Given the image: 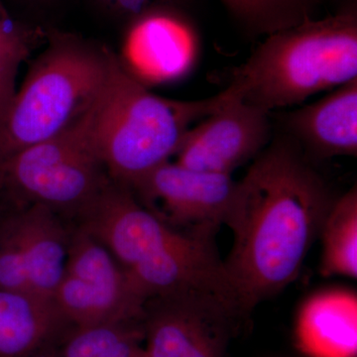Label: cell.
Listing matches in <instances>:
<instances>
[{
	"label": "cell",
	"mask_w": 357,
	"mask_h": 357,
	"mask_svg": "<svg viewBox=\"0 0 357 357\" xmlns=\"http://www.w3.org/2000/svg\"><path fill=\"white\" fill-rule=\"evenodd\" d=\"M335 199L287 133L256 157L223 223L234 238L223 261L243 317L297 279Z\"/></svg>",
	"instance_id": "1"
},
{
	"label": "cell",
	"mask_w": 357,
	"mask_h": 357,
	"mask_svg": "<svg viewBox=\"0 0 357 357\" xmlns=\"http://www.w3.org/2000/svg\"><path fill=\"white\" fill-rule=\"evenodd\" d=\"M82 217V229L109 249L147 302L199 298L243 318L215 245L218 232L175 229L143 206L128 185L112 180Z\"/></svg>",
	"instance_id": "2"
},
{
	"label": "cell",
	"mask_w": 357,
	"mask_h": 357,
	"mask_svg": "<svg viewBox=\"0 0 357 357\" xmlns=\"http://www.w3.org/2000/svg\"><path fill=\"white\" fill-rule=\"evenodd\" d=\"M354 79L357 13L349 7L267 35L225 89L230 98L271 112Z\"/></svg>",
	"instance_id": "3"
},
{
	"label": "cell",
	"mask_w": 357,
	"mask_h": 357,
	"mask_svg": "<svg viewBox=\"0 0 357 357\" xmlns=\"http://www.w3.org/2000/svg\"><path fill=\"white\" fill-rule=\"evenodd\" d=\"M222 91L202 100L155 95L110 52L109 70L93 110V138L109 178L132 187L175 156L192 126L227 102Z\"/></svg>",
	"instance_id": "4"
},
{
	"label": "cell",
	"mask_w": 357,
	"mask_h": 357,
	"mask_svg": "<svg viewBox=\"0 0 357 357\" xmlns=\"http://www.w3.org/2000/svg\"><path fill=\"white\" fill-rule=\"evenodd\" d=\"M109 55V50L74 36L50 35L16 91L0 129L2 162L83 117L102 93Z\"/></svg>",
	"instance_id": "5"
},
{
	"label": "cell",
	"mask_w": 357,
	"mask_h": 357,
	"mask_svg": "<svg viewBox=\"0 0 357 357\" xmlns=\"http://www.w3.org/2000/svg\"><path fill=\"white\" fill-rule=\"evenodd\" d=\"M95 105L62 132L4 159L2 185L55 213L82 215L112 180L96 151Z\"/></svg>",
	"instance_id": "6"
},
{
	"label": "cell",
	"mask_w": 357,
	"mask_h": 357,
	"mask_svg": "<svg viewBox=\"0 0 357 357\" xmlns=\"http://www.w3.org/2000/svg\"><path fill=\"white\" fill-rule=\"evenodd\" d=\"M146 303L98 239L82 227L70 236L64 275L54 296L68 325L143 321Z\"/></svg>",
	"instance_id": "7"
},
{
	"label": "cell",
	"mask_w": 357,
	"mask_h": 357,
	"mask_svg": "<svg viewBox=\"0 0 357 357\" xmlns=\"http://www.w3.org/2000/svg\"><path fill=\"white\" fill-rule=\"evenodd\" d=\"M70 237L57 213L39 204L0 220V289L54 302Z\"/></svg>",
	"instance_id": "8"
},
{
	"label": "cell",
	"mask_w": 357,
	"mask_h": 357,
	"mask_svg": "<svg viewBox=\"0 0 357 357\" xmlns=\"http://www.w3.org/2000/svg\"><path fill=\"white\" fill-rule=\"evenodd\" d=\"M236 185L231 175L192 170L170 160L130 189L143 206L175 229L218 232Z\"/></svg>",
	"instance_id": "9"
},
{
	"label": "cell",
	"mask_w": 357,
	"mask_h": 357,
	"mask_svg": "<svg viewBox=\"0 0 357 357\" xmlns=\"http://www.w3.org/2000/svg\"><path fill=\"white\" fill-rule=\"evenodd\" d=\"M225 93L227 102L185 134L174 156L176 163L192 170L231 175L269 144L270 112Z\"/></svg>",
	"instance_id": "10"
},
{
	"label": "cell",
	"mask_w": 357,
	"mask_h": 357,
	"mask_svg": "<svg viewBox=\"0 0 357 357\" xmlns=\"http://www.w3.org/2000/svg\"><path fill=\"white\" fill-rule=\"evenodd\" d=\"M128 23L116 57L136 81L149 88L184 79L194 70L201 42L178 8L152 9Z\"/></svg>",
	"instance_id": "11"
},
{
	"label": "cell",
	"mask_w": 357,
	"mask_h": 357,
	"mask_svg": "<svg viewBox=\"0 0 357 357\" xmlns=\"http://www.w3.org/2000/svg\"><path fill=\"white\" fill-rule=\"evenodd\" d=\"M236 319L217 303L199 298L149 300L144 351L148 357H223Z\"/></svg>",
	"instance_id": "12"
},
{
	"label": "cell",
	"mask_w": 357,
	"mask_h": 357,
	"mask_svg": "<svg viewBox=\"0 0 357 357\" xmlns=\"http://www.w3.org/2000/svg\"><path fill=\"white\" fill-rule=\"evenodd\" d=\"M284 126L301 149L321 159L357 154V79L287 112Z\"/></svg>",
	"instance_id": "13"
},
{
	"label": "cell",
	"mask_w": 357,
	"mask_h": 357,
	"mask_svg": "<svg viewBox=\"0 0 357 357\" xmlns=\"http://www.w3.org/2000/svg\"><path fill=\"white\" fill-rule=\"evenodd\" d=\"M295 342L305 357H356V293L332 288L310 295L296 317Z\"/></svg>",
	"instance_id": "14"
},
{
	"label": "cell",
	"mask_w": 357,
	"mask_h": 357,
	"mask_svg": "<svg viewBox=\"0 0 357 357\" xmlns=\"http://www.w3.org/2000/svg\"><path fill=\"white\" fill-rule=\"evenodd\" d=\"M65 325L53 301L0 289V357H50Z\"/></svg>",
	"instance_id": "15"
},
{
	"label": "cell",
	"mask_w": 357,
	"mask_h": 357,
	"mask_svg": "<svg viewBox=\"0 0 357 357\" xmlns=\"http://www.w3.org/2000/svg\"><path fill=\"white\" fill-rule=\"evenodd\" d=\"M321 241L319 272L324 277H357V190L356 185L335 199L326 213Z\"/></svg>",
	"instance_id": "16"
},
{
	"label": "cell",
	"mask_w": 357,
	"mask_h": 357,
	"mask_svg": "<svg viewBox=\"0 0 357 357\" xmlns=\"http://www.w3.org/2000/svg\"><path fill=\"white\" fill-rule=\"evenodd\" d=\"M143 340V321L74 326L50 357H134Z\"/></svg>",
	"instance_id": "17"
},
{
	"label": "cell",
	"mask_w": 357,
	"mask_h": 357,
	"mask_svg": "<svg viewBox=\"0 0 357 357\" xmlns=\"http://www.w3.org/2000/svg\"><path fill=\"white\" fill-rule=\"evenodd\" d=\"M321 0H220L244 30L271 34L314 16Z\"/></svg>",
	"instance_id": "18"
},
{
	"label": "cell",
	"mask_w": 357,
	"mask_h": 357,
	"mask_svg": "<svg viewBox=\"0 0 357 357\" xmlns=\"http://www.w3.org/2000/svg\"><path fill=\"white\" fill-rule=\"evenodd\" d=\"M41 39L38 32L14 20L0 1V129L17 91L18 70Z\"/></svg>",
	"instance_id": "19"
},
{
	"label": "cell",
	"mask_w": 357,
	"mask_h": 357,
	"mask_svg": "<svg viewBox=\"0 0 357 357\" xmlns=\"http://www.w3.org/2000/svg\"><path fill=\"white\" fill-rule=\"evenodd\" d=\"M98 6L107 13L117 18L130 22L142 14L160 8V7H176L178 8L185 0H96Z\"/></svg>",
	"instance_id": "20"
},
{
	"label": "cell",
	"mask_w": 357,
	"mask_h": 357,
	"mask_svg": "<svg viewBox=\"0 0 357 357\" xmlns=\"http://www.w3.org/2000/svg\"><path fill=\"white\" fill-rule=\"evenodd\" d=\"M20 1L32 4V6H43V4L50 3L52 0H20Z\"/></svg>",
	"instance_id": "21"
},
{
	"label": "cell",
	"mask_w": 357,
	"mask_h": 357,
	"mask_svg": "<svg viewBox=\"0 0 357 357\" xmlns=\"http://www.w3.org/2000/svg\"><path fill=\"white\" fill-rule=\"evenodd\" d=\"M134 357H148L146 352H145L144 349L143 347H141L139 351H137V354H135V356Z\"/></svg>",
	"instance_id": "22"
},
{
	"label": "cell",
	"mask_w": 357,
	"mask_h": 357,
	"mask_svg": "<svg viewBox=\"0 0 357 357\" xmlns=\"http://www.w3.org/2000/svg\"><path fill=\"white\" fill-rule=\"evenodd\" d=\"M1 167H2V157H1V152H0V187H1V185H2Z\"/></svg>",
	"instance_id": "23"
}]
</instances>
